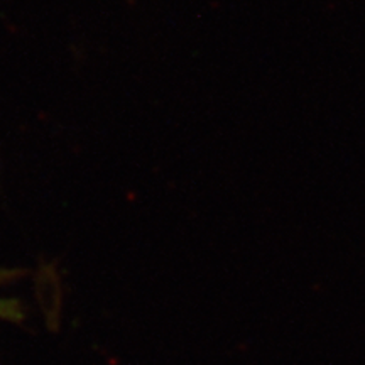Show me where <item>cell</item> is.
I'll list each match as a JSON object with an SVG mask.
<instances>
[{
  "instance_id": "1",
  "label": "cell",
  "mask_w": 365,
  "mask_h": 365,
  "mask_svg": "<svg viewBox=\"0 0 365 365\" xmlns=\"http://www.w3.org/2000/svg\"><path fill=\"white\" fill-rule=\"evenodd\" d=\"M14 272L0 271V282L12 279ZM0 319L2 322H11V323H21L24 319V308L22 303L16 298H4L0 296Z\"/></svg>"
}]
</instances>
